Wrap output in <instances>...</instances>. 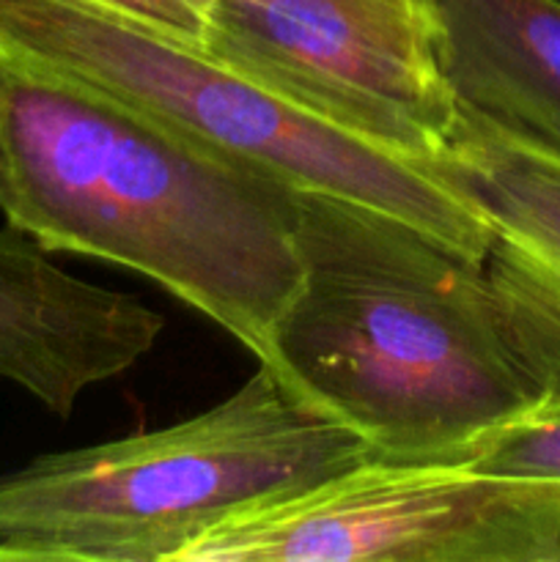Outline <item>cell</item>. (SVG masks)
<instances>
[{
  "label": "cell",
  "mask_w": 560,
  "mask_h": 562,
  "mask_svg": "<svg viewBox=\"0 0 560 562\" xmlns=\"http://www.w3.org/2000/svg\"><path fill=\"white\" fill-rule=\"evenodd\" d=\"M0 214L47 252L132 269L269 368L302 280L300 190L0 55Z\"/></svg>",
  "instance_id": "obj_1"
},
{
  "label": "cell",
  "mask_w": 560,
  "mask_h": 562,
  "mask_svg": "<svg viewBox=\"0 0 560 562\" xmlns=\"http://www.w3.org/2000/svg\"><path fill=\"white\" fill-rule=\"evenodd\" d=\"M302 280L269 371L382 464H464L541 401L483 263L382 209L300 190Z\"/></svg>",
  "instance_id": "obj_2"
},
{
  "label": "cell",
  "mask_w": 560,
  "mask_h": 562,
  "mask_svg": "<svg viewBox=\"0 0 560 562\" xmlns=\"http://www.w3.org/2000/svg\"><path fill=\"white\" fill-rule=\"evenodd\" d=\"M368 459L269 368L159 431L38 456L0 477V562H173L209 527Z\"/></svg>",
  "instance_id": "obj_3"
},
{
  "label": "cell",
  "mask_w": 560,
  "mask_h": 562,
  "mask_svg": "<svg viewBox=\"0 0 560 562\" xmlns=\"http://www.w3.org/2000/svg\"><path fill=\"white\" fill-rule=\"evenodd\" d=\"M0 55L108 93L294 190L382 209L481 261L483 214L432 162L373 143L220 58L198 38L102 0H0Z\"/></svg>",
  "instance_id": "obj_4"
},
{
  "label": "cell",
  "mask_w": 560,
  "mask_h": 562,
  "mask_svg": "<svg viewBox=\"0 0 560 562\" xmlns=\"http://www.w3.org/2000/svg\"><path fill=\"white\" fill-rule=\"evenodd\" d=\"M560 562V488L467 464L351 470L209 527L173 562Z\"/></svg>",
  "instance_id": "obj_5"
},
{
  "label": "cell",
  "mask_w": 560,
  "mask_h": 562,
  "mask_svg": "<svg viewBox=\"0 0 560 562\" xmlns=\"http://www.w3.org/2000/svg\"><path fill=\"white\" fill-rule=\"evenodd\" d=\"M209 49L373 143L432 162L459 104L432 0H214Z\"/></svg>",
  "instance_id": "obj_6"
},
{
  "label": "cell",
  "mask_w": 560,
  "mask_h": 562,
  "mask_svg": "<svg viewBox=\"0 0 560 562\" xmlns=\"http://www.w3.org/2000/svg\"><path fill=\"white\" fill-rule=\"evenodd\" d=\"M434 170L492 228L500 327L538 395L560 401V148L459 108Z\"/></svg>",
  "instance_id": "obj_7"
},
{
  "label": "cell",
  "mask_w": 560,
  "mask_h": 562,
  "mask_svg": "<svg viewBox=\"0 0 560 562\" xmlns=\"http://www.w3.org/2000/svg\"><path fill=\"white\" fill-rule=\"evenodd\" d=\"M165 318L141 300L71 278L31 236L0 231V379L66 417L93 384L154 349Z\"/></svg>",
  "instance_id": "obj_8"
},
{
  "label": "cell",
  "mask_w": 560,
  "mask_h": 562,
  "mask_svg": "<svg viewBox=\"0 0 560 562\" xmlns=\"http://www.w3.org/2000/svg\"><path fill=\"white\" fill-rule=\"evenodd\" d=\"M456 104L560 148V0H432Z\"/></svg>",
  "instance_id": "obj_9"
},
{
  "label": "cell",
  "mask_w": 560,
  "mask_h": 562,
  "mask_svg": "<svg viewBox=\"0 0 560 562\" xmlns=\"http://www.w3.org/2000/svg\"><path fill=\"white\" fill-rule=\"evenodd\" d=\"M464 464L560 488V401L541 398L530 412L483 439Z\"/></svg>",
  "instance_id": "obj_10"
},
{
  "label": "cell",
  "mask_w": 560,
  "mask_h": 562,
  "mask_svg": "<svg viewBox=\"0 0 560 562\" xmlns=\"http://www.w3.org/2000/svg\"><path fill=\"white\" fill-rule=\"evenodd\" d=\"M102 3L154 22V25L187 33L198 42L206 38L214 9V0H102Z\"/></svg>",
  "instance_id": "obj_11"
}]
</instances>
